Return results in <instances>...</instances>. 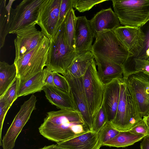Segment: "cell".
Instances as JSON below:
<instances>
[{"label": "cell", "mask_w": 149, "mask_h": 149, "mask_svg": "<svg viewBox=\"0 0 149 149\" xmlns=\"http://www.w3.org/2000/svg\"><path fill=\"white\" fill-rule=\"evenodd\" d=\"M38 130L44 137L57 143L91 131L78 111L65 109L47 112Z\"/></svg>", "instance_id": "1"}, {"label": "cell", "mask_w": 149, "mask_h": 149, "mask_svg": "<svg viewBox=\"0 0 149 149\" xmlns=\"http://www.w3.org/2000/svg\"><path fill=\"white\" fill-rule=\"evenodd\" d=\"M120 91L117 112L109 122L120 132L128 131L142 119L143 117L134 91L130 85L127 71L120 79Z\"/></svg>", "instance_id": "2"}, {"label": "cell", "mask_w": 149, "mask_h": 149, "mask_svg": "<svg viewBox=\"0 0 149 149\" xmlns=\"http://www.w3.org/2000/svg\"><path fill=\"white\" fill-rule=\"evenodd\" d=\"M78 54L72 49L67 43L64 20L54 37L50 40L46 67L64 76L72 60Z\"/></svg>", "instance_id": "3"}, {"label": "cell", "mask_w": 149, "mask_h": 149, "mask_svg": "<svg viewBox=\"0 0 149 149\" xmlns=\"http://www.w3.org/2000/svg\"><path fill=\"white\" fill-rule=\"evenodd\" d=\"M50 47V40L45 35L37 45L21 58L14 62L19 84L23 83L46 66Z\"/></svg>", "instance_id": "4"}, {"label": "cell", "mask_w": 149, "mask_h": 149, "mask_svg": "<svg viewBox=\"0 0 149 149\" xmlns=\"http://www.w3.org/2000/svg\"><path fill=\"white\" fill-rule=\"evenodd\" d=\"M95 38L90 51L97 56L123 65L134 56L119 40L113 30L103 32Z\"/></svg>", "instance_id": "5"}, {"label": "cell", "mask_w": 149, "mask_h": 149, "mask_svg": "<svg viewBox=\"0 0 149 149\" xmlns=\"http://www.w3.org/2000/svg\"><path fill=\"white\" fill-rule=\"evenodd\" d=\"M120 24L139 27L149 19V0H112Z\"/></svg>", "instance_id": "6"}, {"label": "cell", "mask_w": 149, "mask_h": 149, "mask_svg": "<svg viewBox=\"0 0 149 149\" xmlns=\"http://www.w3.org/2000/svg\"><path fill=\"white\" fill-rule=\"evenodd\" d=\"M83 80L88 107L93 117L102 104L105 86L98 75L94 58L89 63Z\"/></svg>", "instance_id": "7"}, {"label": "cell", "mask_w": 149, "mask_h": 149, "mask_svg": "<svg viewBox=\"0 0 149 149\" xmlns=\"http://www.w3.org/2000/svg\"><path fill=\"white\" fill-rule=\"evenodd\" d=\"M62 0H44L40 7L37 24L49 40L53 38L61 26L60 8Z\"/></svg>", "instance_id": "8"}, {"label": "cell", "mask_w": 149, "mask_h": 149, "mask_svg": "<svg viewBox=\"0 0 149 149\" xmlns=\"http://www.w3.org/2000/svg\"><path fill=\"white\" fill-rule=\"evenodd\" d=\"M37 101L36 97L32 94L21 105L19 111L3 137L1 146L3 149H13L15 147L17 137L36 109Z\"/></svg>", "instance_id": "9"}, {"label": "cell", "mask_w": 149, "mask_h": 149, "mask_svg": "<svg viewBox=\"0 0 149 149\" xmlns=\"http://www.w3.org/2000/svg\"><path fill=\"white\" fill-rule=\"evenodd\" d=\"M44 0H24L14 9L9 33L37 22L40 6Z\"/></svg>", "instance_id": "10"}, {"label": "cell", "mask_w": 149, "mask_h": 149, "mask_svg": "<svg viewBox=\"0 0 149 149\" xmlns=\"http://www.w3.org/2000/svg\"><path fill=\"white\" fill-rule=\"evenodd\" d=\"M35 22L17 31L14 40L15 56L14 61L21 58L34 48L43 38L44 35L36 27Z\"/></svg>", "instance_id": "11"}, {"label": "cell", "mask_w": 149, "mask_h": 149, "mask_svg": "<svg viewBox=\"0 0 149 149\" xmlns=\"http://www.w3.org/2000/svg\"><path fill=\"white\" fill-rule=\"evenodd\" d=\"M64 76L69 84L70 93L73 98L78 110L91 131L93 117L89 109L85 93L83 76L76 77L68 73Z\"/></svg>", "instance_id": "12"}, {"label": "cell", "mask_w": 149, "mask_h": 149, "mask_svg": "<svg viewBox=\"0 0 149 149\" xmlns=\"http://www.w3.org/2000/svg\"><path fill=\"white\" fill-rule=\"evenodd\" d=\"M127 72L130 84L143 118L149 114V76L142 72Z\"/></svg>", "instance_id": "13"}, {"label": "cell", "mask_w": 149, "mask_h": 149, "mask_svg": "<svg viewBox=\"0 0 149 149\" xmlns=\"http://www.w3.org/2000/svg\"><path fill=\"white\" fill-rule=\"evenodd\" d=\"M94 38L89 20L85 16L76 17L74 33L75 52L79 53L90 51Z\"/></svg>", "instance_id": "14"}, {"label": "cell", "mask_w": 149, "mask_h": 149, "mask_svg": "<svg viewBox=\"0 0 149 149\" xmlns=\"http://www.w3.org/2000/svg\"><path fill=\"white\" fill-rule=\"evenodd\" d=\"M89 21L95 38L101 33L121 26L117 16L110 7L97 12Z\"/></svg>", "instance_id": "15"}, {"label": "cell", "mask_w": 149, "mask_h": 149, "mask_svg": "<svg viewBox=\"0 0 149 149\" xmlns=\"http://www.w3.org/2000/svg\"><path fill=\"white\" fill-rule=\"evenodd\" d=\"M113 31L119 40L134 56L140 48L143 40V36L139 27L120 26Z\"/></svg>", "instance_id": "16"}, {"label": "cell", "mask_w": 149, "mask_h": 149, "mask_svg": "<svg viewBox=\"0 0 149 149\" xmlns=\"http://www.w3.org/2000/svg\"><path fill=\"white\" fill-rule=\"evenodd\" d=\"M98 75L102 82L107 84L114 79H120L123 76L126 69L120 65L93 54Z\"/></svg>", "instance_id": "17"}, {"label": "cell", "mask_w": 149, "mask_h": 149, "mask_svg": "<svg viewBox=\"0 0 149 149\" xmlns=\"http://www.w3.org/2000/svg\"><path fill=\"white\" fill-rule=\"evenodd\" d=\"M57 144L67 149H100L102 146L98 133L92 131Z\"/></svg>", "instance_id": "18"}, {"label": "cell", "mask_w": 149, "mask_h": 149, "mask_svg": "<svg viewBox=\"0 0 149 149\" xmlns=\"http://www.w3.org/2000/svg\"><path fill=\"white\" fill-rule=\"evenodd\" d=\"M120 79H113L105 84L102 101L109 122L114 119L117 112L120 91Z\"/></svg>", "instance_id": "19"}, {"label": "cell", "mask_w": 149, "mask_h": 149, "mask_svg": "<svg viewBox=\"0 0 149 149\" xmlns=\"http://www.w3.org/2000/svg\"><path fill=\"white\" fill-rule=\"evenodd\" d=\"M43 91L47 99L58 109L78 110L70 93L51 86H44Z\"/></svg>", "instance_id": "20"}, {"label": "cell", "mask_w": 149, "mask_h": 149, "mask_svg": "<svg viewBox=\"0 0 149 149\" xmlns=\"http://www.w3.org/2000/svg\"><path fill=\"white\" fill-rule=\"evenodd\" d=\"M15 0H10L6 5V0H0V49L4 45L5 38L9 33L14 9L12 8Z\"/></svg>", "instance_id": "21"}, {"label": "cell", "mask_w": 149, "mask_h": 149, "mask_svg": "<svg viewBox=\"0 0 149 149\" xmlns=\"http://www.w3.org/2000/svg\"><path fill=\"white\" fill-rule=\"evenodd\" d=\"M93 58L94 55L90 51L78 53L68 67L67 73L76 77L83 76L89 63Z\"/></svg>", "instance_id": "22"}, {"label": "cell", "mask_w": 149, "mask_h": 149, "mask_svg": "<svg viewBox=\"0 0 149 149\" xmlns=\"http://www.w3.org/2000/svg\"><path fill=\"white\" fill-rule=\"evenodd\" d=\"M44 69L25 82L19 84L17 97L25 96L43 90L45 85L43 82Z\"/></svg>", "instance_id": "23"}, {"label": "cell", "mask_w": 149, "mask_h": 149, "mask_svg": "<svg viewBox=\"0 0 149 149\" xmlns=\"http://www.w3.org/2000/svg\"><path fill=\"white\" fill-rule=\"evenodd\" d=\"M146 136L142 134H134L129 131L120 132L114 138L104 143L103 146L116 148L125 147L141 141Z\"/></svg>", "instance_id": "24"}, {"label": "cell", "mask_w": 149, "mask_h": 149, "mask_svg": "<svg viewBox=\"0 0 149 149\" xmlns=\"http://www.w3.org/2000/svg\"><path fill=\"white\" fill-rule=\"evenodd\" d=\"M17 76V69L14 63L10 65L5 61L0 62V96L12 84Z\"/></svg>", "instance_id": "25"}, {"label": "cell", "mask_w": 149, "mask_h": 149, "mask_svg": "<svg viewBox=\"0 0 149 149\" xmlns=\"http://www.w3.org/2000/svg\"><path fill=\"white\" fill-rule=\"evenodd\" d=\"M139 28L143 36L141 46L135 55L128 59L126 62L134 58L149 61V19Z\"/></svg>", "instance_id": "26"}, {"label": "cell", "mask_w": 149, "mask_h": 149, "mask_svg": "<svg viewBox=\"0 0 149 149\" xmlns=\"http://www.w3.org/2000/svg\"><path fill=\"white\" fill-rule=\"evenodd\" d=\"M76 17L74 10L72 8L68 12L65 20L67 43L69 47L75 51L74 33Z\"/></svg>", "instance_id": "27"}, {"label": "cell", "mask_w": 149, "mask_h": 149, "mask_svg": "<svg viewBox=\"0 0 149 149\" xmlns=\"http://www.w3.org/2000/svg\"><path fill=\"white\" fill-rule=\"evenodd\" d=\"M107 114L103 102L93 117L91 131L98 133L108 122Z\"/></svg>", "instance_id": "28"}, {"label": "cell", "mask_w": 149, "mask_h": 149, "mask_svg": "<svg viewBox=\"0 0 149 149\" xmlns=\"http://www.w3.org/2000/svg\"><path fill=\"white\" fill-rule=\"evenodd\" d=\"M120 132L113 128L108 121L98 132L99 138L103 146L105 143L114 138Z\"/></svg>", "instance_id": "29"}, {"label": "cell", "mask_w": 149, "mask_h": 149, "mask_svg": "<svg viewBox=\"0 0 149 149\" xmlns=\"http://www.w3.org/2000/svg\"><path fill=\"white\" fill-rule=\"evenodd\" d=\"M19 83V79L17 77L12 84L4 93L0 96V98L5 100L10 107L17 98V91Z\"/></svg>", "instance_id": "30"}, {"label": "cell", "mask_w": 149, "mask_h": 149, "mask_svg": "<svg viewBox=\"0 0 149 149\" xmlns=\"http://www.w3.org/2000/svg\"><path fill=\"white\" fill-rule=\"evenodd\" d=\"M107 0H73V8L79 12L88 11L94 6Z\"/></svg>", "instance_id": "31"}, {"label": "cell", "mask_w": 149, "mask_h": 149, "mask_svg": "<svg viewBox=\"0 0 149 149\" xmlns=\"http://www.w3.org/2000/svg\"><path fill=\"white\" fill-rule=\"evenodd\" d=\"M54 83L56 87L70 93V86L64 76L61 75L59 73L54 72Z\"/></svg>", "instance_id": "32"}, {"label": "cell", "mask_w": 149, "mask_h": 149, "mask_svg": "<svg viewBox=\"0 0 149 149\" xmlns=\"http://www.w3.org/2000/svg\"><path fill=\"white\" fill-rule=\"evenodd\" d=\"M73 8V0H62L59 11V20L61 25L64 21L70 10Z\"/></svg>", "instance_id": "33"}, {"label": "cell", "mask_w": 149, "mask_h": 149, "mask_svg": "<svg viewBox=\"0 0 149 149\" xmlns=\"http://www.w3.org/2000/svg\"><path fill=\"white\" fill-rule=\"evenodd\" d=\"M134 64V71L142 72L149 76V61L138 58L132 60Z\"/></svg>", "instance_id": "34"}, {"label": "cell", "mask_w": 149, "mask_h": 149, "mask_svg": "<svg viewBox=\"0 0 149 149\" xmlns=\"http://www.w3.org/2000/svg\"><path fill=\"white\" fill-rule=\"evenodd\" d=\"M4 100L0 98V143L2 146L1 133L3 125L5 118L8 111L10 107Z\"/></svg>", "instance_id": "35"}, {"label": "cell", "mask_w": 149, "mask_h": 149, "mask_svg": "<svg viewBox=\"0 0 149 149\" xmlns=\"http://www.w3.org/2000/svg\"><path fill=\"white\" fill-rule=\"evenodd\" d=\"M128 131L135 134L149 135V129L143 118Z\"/></svg>", "instance_id": "36"}, {"label": "cell", "mask_w": 149, "mask_h": 149, "mask_svg": "<svg viewBox=\"0 0 149 149\" xmlns=\"http://www.w3.org/2000/svg\"><path fill=\"white\" fill-rule=\"evenodd\" d=\"M44 70L43 82L45 86L55 87L54 83V72L47 67Z\"/></svg>", "instance_id": "37"}, {"label": "cell", "mask_w": 149, "mask_h": 149, "mask_svg": "<svg viewBox=\"0 0 149 149\" xmlns=\"http://www.w3.org/2000/svg\"><path fill=\"white\" fill-rule=\"evenodd\" d=\"M140 147L141 149H149V135L146 136L143 139Z\"/></svg>", "instance_id": "38"}, {"label": "cell", "mask_w": 149, "mask_h": 149, "mask_svg": "<svg viewBox=\"0 0 149 149\" xmlns=\"http://www.w3.org/2000/svg\"><path fill=\"white\" fill-rule=\"evenodd\" d=\"M39 149H67L66 148L60 146L57 144H52L48 146H45Z\"/></svg>", "instance_id": "39"}, {"label": "cell", "mask_w": 149, "mask_h": 149, "mask_svg": "<svg viewBox=\"0 0 149 149\" xmlns=\"http://www.w3.org/2000/svg\"><path fill=\"white\" fill-rule=\"evenodd\" d=\"M143 119L144 120L146 125L149 129V114L143 116Z\"/></svg>", "instance_id": "40"}]
</instances>
